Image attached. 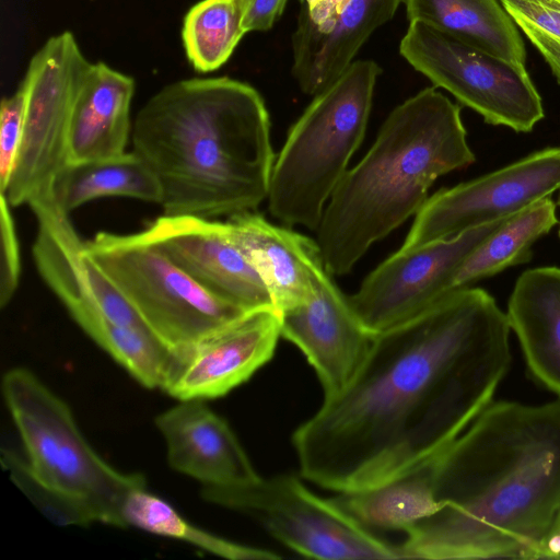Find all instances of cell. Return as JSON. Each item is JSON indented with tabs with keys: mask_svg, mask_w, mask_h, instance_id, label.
<instances>
[{
	"mask_svg": "<svg viewBox=\"0 0 560 560\" xmlns=\"http://www.w3.org/2000/svg\"><path fill=\"white\" fill-rule=\"evenodd\" d=\"M509 218L450 238L399 248L348 296L362 325L377 335L441 301L454 291V279L467 257Z\"/></svg>",
	"mask_w": 560,
	"mask_h": 560,
	"instance_id": "8fae6325",
	"label": "cell"
},
{
	"mask_svg": "<svg viewBox=\"0 0 560 560\" xmlns=\"http://www.w3.org/2000/svg\"><path fill=\"white\" fill-rule=\"evenodd\" d=\"M124 527L185 541L218 557L232 560H268L281 556L272 550L238 544L189 523L167 501L147 490L145 483L131 489L121 505Z\"/></svg>",
	"mask_w": 560,
	"mask_h": 560,
	"instance_id": "484cf974",
	"label": "cell"
},
{
	"mask_svg": "<svg viewBox=\"0 0 560 560\" xmlns=\"http://www.w3.org/2000/svg\"><path fill=\"white\" fill-rule=\"evenodd\" d=\"M336 500L371 530L406 533L438 510L430 462L373 488L339 494Z\"/></svg>",
	"mask_w": 560,
	"mask_h": 560,
	"instance_id": "cb8c5ba5",
	"label": "cell"
},
{
	"mask_svg": "<svg viewBox=\"0 0 560 560\" xmlns=\"http://www.w3.org/2000/svg\"><path fill=\"white\" fill-rule=\"evenodd\" d=\"M2 393L26 454V459L9 450L3 455L16 486L51 520L81 506L95 522L124 527V499L144 478L107 464L82 435L68 405L32 371L9 370Z\"/></svg>",
	"mask_w": 560,
	"mask_h": 560,
	"instance_id": "5b68a950",
	"label": "cell"
},
{
	"mask_svg": "<svg viewBox=\"0 0 560 560\" xmlns=\"http://www.w3.org/2000/svg\"><path fill=\"white\" fill-rule=\"evenodd\" d=\"M245 34L240 0H200L183 20L185 54L200 73L221 68Z\"/></svg>",
	"mask_w": 560,
	"mask_h": 560,
	"instance_id": "83f0119b",
	"label": "cell"
},
{
	"mask_svg": "<svg viewBox=\"0 0 560 560\" xmlns=\"http://www.w3.org/2000/svg\"><path fill=\"white\" fill-rule=\"evenodd\" d=\"M280 337L276 310L247 312L197 342L173 351L161 389L178 401L222 397L271 360Z\"/></svg>",
	"mask_w": 560,
	"mask_h": 560,
	"instance_id": "4fadbf2b",
	"label": "cell"
},
{
	"mask_svg": "<svg viewBox=\"0 0 560 560\" xmlns=\"http://www.w3.org/2000/svg\"><path fill=\"white\" fill-rule=\"evenodd\" d=\"M231 240L265 281L280 314L307 302L326 271L316 241L247 211L225 221Z\"/></svg>",
	"mask_w": 560,
	"mask_h": 560,
	"instance_id": "d6986e66",
	"label": "cell"
},
{
	"mask_svg": "<svg viewBox=\"0 0 560 560\" xmlns=\"http://www.w3.org/2000/svg\"><path fill=\"white\" fill-rule=\"evenodd\" d=\"M205 400H182L159 415L170 466L202 487L243 485L260 476L229 423Z\"/></svg>",
	"mask_w": 560,
	"mask_h": 560,
	"instance_id": "ac0fdd59",
	"label": "cell"
},
{
	"mask_svg": "<svg viewBox=\"0 0 560 560\" xmlns=\"http://www.w3.org/2000/svg\"><path fill=\"white\" fill-rule=\"evenodd\" d=\"M0 306L10 303L16 292L21 275V257L15 223L11 206L5 196L0 192Z\"/></svg>",
	"mask_w": 560,
	"mask_h": 560,
	"instance_id": "4dcf8cb0",
	"label": "cell"
},
{
	"mask_svg": "<svg viewBox=\"0 0 560 560\" xmlns=\"http://www.w3.org/2000/svg\"><path fill=\"white\" fill-rule=\"evenodd\" d=\"M557 223L556 202L551 197L510 217L467 257L454 279L453 289L471 287L509 267L528 261L533 244Z\"/></svg>",
	"mask_w": 560,
	"mask_h": 560,
	"instance_id": "d4e9b609",
	"label": "cell"
},
{
	"mask_svg": "<svg viewBox=\"0 0 560 560\" xmlns=\"http://www.w3.org/2000/svg\"><path fill=\"white\" fill-rule=\"evenodd\" d=\"M280 334L304 354L324 397L343 390L363 364L374 336L360 322L348 296L326 270L314 295L279 314Z\"/></svg>",
	"mask_w": 560,
	"mask_h": 560,
	"instance_id": "2e32d148",
	"label": "cell"
},
{
	"mask_svg": "<svg viewBox=\"0 0 560 560\" xmlns=\"http://www.w3.org/2000/svg\"><path fill=\"white\" fill-rule=\"evenodd\" d=\"M401 1L299 0L292 73L300 89L314 96L334 82Z\"/></svg>",
	"mask_w": 560,
	"mask_h": 560,
	"instance_id": "9a60e30c",
	"label": "cell"
},
{
	"mask_svg": "<svg viewBox=\"0 0 560 560\" xmlns=\"http://www.w3.org/2000/svg\"><path fill=\"white\" fill-rule=\"evenodd\" d=\"M50 196L66 213L102 197H128L160 203L161 187L149 166L133 151L121 155L67 163L50 186Z\"/></svg>",
	"mask_w": 560,
	"mask_h": 560,
	"instance_id": "603a6c76",
	"label": "cell"
},
{
	"mask_svg": "<svg viewBox=\"0 0 560 560\" xmlns=\"http://www.w3.org/2000/svg\"><path fill=\"white\" fill-rule=\"evenodd\" d=\"M559 237H560V229H559Z\"/></svg>",
	"mask_w": 560,
	"mask_h": 560,
	"instance_id": "e575fe53",
	"label": "cell"
},
{
	"mask_svg": "<svg viewBox=\"0 0 560 560\" xmlns=\"http://www.w3.org/2000/svg\"><path fill=\"white\" fill-rule=\"evenodd\" d=\"M130 139L160 184L165 215L229 218L256 211L268 197L270 117L245 82L218 77L167 84L137 113Z\"/></svg>",
	"mask_w": 560,
	"mask_h": 560,
	"instance_id": "3957f363",
	"label": "cell"
},
{
	"mask_svg": "<svg viewBox=\"0 0 560 560\" xmlns=\"http://www.w3.org/2000/svg\"><path fill=\"white\" fill-rule=\"evenodd\" d=\"M560 190V147L546 148L478 178L443 188L416 214L400 248L456 236L514 215Z\"/></svg>",
	"mask_w": 560,
	"mask_h": 560,
	"instance_id": "7c38bea8",
	"label": "cell"
},
{
	"mask_svg": "<svg viewBox=\"0 0 560 560\" xmlns=\"http://www.w3.org/2000/svg\"><path fill=\"white\" fill-rule=\"evenodd\" d=\"M430 466L438 510L402 559H539L560 512V397L490 402Z\"/></svg>",
	"mask_w": 560,
	"mask_h": 560,
	"instance_id": "7a4b0ae2",
	"label": "cell"
},
{
	"mask_svg": "<svg viewBox=\"0 0 560 560\" xmlns=\"http://www.w3.org/2000/svg\"><path fill=\"white\" fill-rule=\"evenodd\" d=\"M510 330L495 300L466 287L375 335L349 385L293 432L301 477L342 494L432 460L491 402Z\"/></svg>",
	"mask_w": 560,
	"mask_h": 560,
	"instance_id": "6da1fadb",
	"label": "cell"
},
{
	"mask_svg": "<svg viewBox=\"0 0 560 560\" xmlns=\"http://www.w3.org/2000/svg\"><path fill=\"white\" fill-rule=\"evenodd\" d=\"M560 84V0H499Z\"/></svg>",
	"mask_w": 560,
	"mask_h": 560,
	"instance_id": "f1b7e54d",
	"label": "cell"
},
{
	"mask_svg": "<svg viewBox=\"0 0 560 560\" xmlns=\"http://www.w3.org/2000/svg\"><path fill=\"white\" fill-rule=\"evenodd\" d=\"M557 205L560 206V190L558 191Z\"/></svg>",
	"mask_w": 560,
	"mask_h": 560,
	"instance_id": "836d02e7",
	"label": "cell"
},
{
	"mask_svg": "<svg viewBox=\"0 0 560 560\" xmlns=\"http://www.w3.org/2000/svg\"><path fill=\"white\" fill-rule=\"evenodd\" d=\"M93 62L74 35L49 37L31 58L20 85L25 96L23 137L4 192L11 207L50 192L68 163L67 140L72 110Z\"/></svg>",
	"mask_w": 560,
	"mask_h": 560,
	"instance_id": "30bf717a",
	"label": "cell"
},
{
	"mask_svg": "<svg viewBox=\"0 0 560 560\" xmlns=\"http://www.w3.org/2000/svg\"><path fill=\"white\" fill-rule=\"evenodd\" d=\"M28 207L37 221L32 246L36 268L65 307L68 311L80 306L94 307L117 324L149 330L88 255L86 242L81 240L69 214L55 203L50 192L34 199Z\"/></svg>",
	"mask_w": 560,
	"mask_h": 560,
	"instance_id": "e0dca14e",
	"label": "cell"
},
{
	"mask_svg": "<svg viewBox=\"0 0 560 560\" xmlns=\"http://www.w3.org/2000/svg\"><path fill=\"white\" fill-rule=\"evenodd\" d=\"M141 234L212 295L246 311L276 310L265 281L231 240L225 221L162 214Z\"/></svg>",
	"mask_w": 560,
	"mask_h": 560,
	"instance_id": "5bb4252c",
	"label": "cell"
},
{
	"mask_svg": "<svg viewBox=\"0 0 560 560\" xmlns=\"http://www.w3.org/2000/svg\"><path fill=\"white\" fill-rule=\"evenodd\" d=\"M539 559H560V512L542 541Z\"/></svg>",
	"mask_w": 560,
	"mask_h": 560,
	"instance_id": "d6a6232c",
	"label": "cell"
},
{
	"mask_svg": "<svg viewBox=\"0 0 560 560\" xmlns=\"http://www.w3.org/2000/svg\"><path fill=\"white\" fill-rule=\"evenodd\" d=\"M85 249L171 352L250 312L202 289L141 232H98L86 241Z\"/></svg>",
	"mask_w": 560,
	"mask_h": 560,
	"instance_id": "52a82bcc",
	"label": "cell"
},
{
	"mask_svg": "<svg viewBox=\"0 0 560 560\" xmlns=\"http://www.w3.org/2000/svg\"><path fill=\"white\" fill-rule=\"evenodd\" d=\"M410 21H421L490 54L525 65L516 24L499 0H405Z\"/></svg>",
	"mask_w": 560,
	"mask_h": 560,
	"instance_id": "7402d4cb",
	"label": "cell"
},
{
	"mask_svg": "<svg viewBox=\"0 0 560 560\" xmlns=\"http://www.w3.org/2000/svg\"><path fill=\"white\" fill-rule=\"evenodd\" d=\"M25 96L21 85L0 105V192L10 182L24 129Z\"/></svg>",
	"mask_w": 560,
	"mask_h": 560,
	"instance_id": "f546056e",
	"label": "cell"
},
{
	"mask_svg": "<svg viewBox=\"0 0 560 560\" xmlns=\"http://www.w3.org/2000/svg\"><path fill=\"white\" fill-rule=\"evenodd\" d=\"M380 66L357 60L311 104L288 132L275 160L268 208L273 218L317 230L369 122Z\"/></svg>",
	"mask_w": 560,
	"mask_h": 560,
	"instance_id": "8992f818",
	"label": "cell"
},
{
	"mask_svg": "<svg viewBox=\"0 0 560 560\" xmlns=\"http://www.w3.org/2000/svg\"><path fill=\"white\" fill-rule=\"evenodd\" d=\"M69 314L138 383L162 387L172 352L152 332L117 324L94 307H77Z\"/></svg>",
	"mask_w": 560,
	"mask_h": 560,
	"instance_id": "4316f807",
	"label": "cell"
},
{
	"mask_svg": "<svg viewBox=\"0 0 560 560\" xmlns=\"http://www.w3.org/2000/svg\"><path fill=\"white\" fill-rule=\"evenodd\" d=\"M288 0H240L246 31H268L281 16Z\"/></svg>",
	"mask_w": 560,
	"mask_h": 560,
	"instance_id": "1f68e13d",
	"label": "cell"
},
{
	"mask_svg": "<svg viewBox=\"0 0 560 560\" xmlns=\"http://www.w3.org/2000/svg\"><path fill=\"white\" fill-rule=\"evenodd\" d=\"M135 80L105 62L92 65L77 97L68 131V163L121 155L131 138Z\"/></svg>",
	"mask_w": 560,
	"mask_h": 560,
	"instance_id": "ffe728a7",
	"label": "cell"
},
{
	"mask_svg": "<svg viewBox=\"0 0 560 560\" xmlns=\"http://www.w3.org/2000/svg\"><path fill=\"white\" fill-rule=\"evenodd\" d=\"M506 316L529 372L560 397V268L524 271L513 288Z\"/></svg>",
	"mask_w": 560,
	"mask_h": 560,
	"instance_id": "44dd1931",
	"label": "cell"
},
{
	"mask_svg": "<svg viewBox=\"0 0 560 560\" xmlns=\"http://www.w3.org/2000/svg\"><path fill=\"white\" fill-rule=\"evenodd\" d=\"M203 500L256 520L281 544L310 558L402 559L393 545L360 524L339 502L311 491L294 475L261 476L228 487H202Z\"/></svg>",
	"mask_w": 560,
	"mask_h": 560,
	"instance_id": "ba28073f",
	"label": "cell"
},
{
	"mask_svg": "<svg viewBox=\"0 0 560 560\" xmlns=\"http://www.w3.org/2000/svg\"><path fill=\"white\" fill-rule=\"evenodd\" d=\"M474 162L460 107L435 88L396 106L323 212L316 243L326 270L349 273L374 243L419 212L440 176Z\"/></svg>",
	"mask_w": 560,
	"mask_h": 560,
	"instance_id": "277c9868",
	"label": "cell"
},
{
	"mask_svg": "<svg viewBox=\"0 0 560 560\" xmlns=\"http://www.w3.org/2000/svg\"><path fill=\"white\" fill-rule=\"evenodd\" d=\"M399 52L435 88L450 92L487 124L529 132L544 116L525 65L506 60L421 21H410Z\"/></svg>",
	"mask_w": 560,
	"mask_h": 560,
	"instance_id": "9c48e42d",
	"label": "cell"
}]
</instances>
